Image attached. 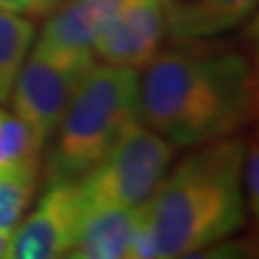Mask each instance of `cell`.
<instances>
[{
  "instance_id": "1",
  "label": "cell",
  "mask_w": 259,
  "mask_h": 259,
  "mask_svg": "<svg viewBox=\"0 0 259 259\" xmlns=\"http://www.w3.org/2000/svg\"><path fill=\"white\" fill-rule=\"evenodd\" d=\"M257 71L246 46L177 39L139 78V119L175 147L240 132L255 119Z\"/></svg>"
},
{
  "instance_id": "2",
  "label": "cell",
  "mask_w": 259,
  "mask_h": 259,
  "mask_svg": "<svg viewBox=\"0 0 259 259\" xmlns=\"http://www.w3.org/2000/svg\"><path fill=\"white\" fill-rule=\"evenodd\" d=\"M242 132L194 145L139 205L156 257H186L244 227Z\"/></svg>"
},
{
  "instance_id": "3",
  "label": "cell",
  "mask_w": 259,
  "mask_h": 259,
  "mask_svg": "<svg viewBox=\"0 0 259 259\" xmlns=\"http://www.w3.org/2000/svg\"><path fill=\"white\" fill-rule=\"evenodd\" d=\"M141 71L95 61L52 132L54 141L41 162L46 184H74L139 119Z\"/></svg>"
},
{
  "instance_id": "4",
  "label": "cell",
  "mask_w": 259,
  "mask_h": 259,
  "mask_svg": "<svg viewBox=\"0 0 259 259\" xmlns=\"http://www.w3.org/2000/svg\"><path fill=\"white\" fill-rule=\"evenodd\" d=\"M175 160V145L136 123L76 182L89 209L136 207L153 192Z\"/></svg>"
},
{
  "instance_id": "5",
  "label": "cell",
  "mask_w": 259,
  "mask_h": 259,
  "mask_svg": "<svg viewBox=\"0 0 259 259\" xmlns=\"http://www.w3.org/2000/svg\"><path fill=\"white\" fill-rule=\"evenodd\" d=\"M95 63H59L32 50L11 89V108L44 145Z\"/></svg>"
},
{
  "instance_id": "6",
  "label": "cell",
  "mask_w": 259,
  "mask_h": 259,
  "mask_svg": "<svg viewBox=\"0 0 259 259\" xmlns=\"http://www.w3.org/2000/svg\"><path fill=\"white\" fill-rule=\"evenodd\" d=\"M89 214L78 184H50L37 207L22 218L9 238L7 257L52 259L67 257Z\"/></svg>"
},
{
  "instance_id": "7",
  "label": "cell",
  "mask_w": 259,
  "mask_h": 259,
  "mask_svg": "<svg viewBox=\"0 0 259 259\" xmlns=\"http://www.w3.org/2000/svg\"><path fill=\"white\" fill-rule=\"evenodd\" d=\"M166 41L162 0H127L93 44L95 61L145 69Z\"/></svg>"
},
{
  "instance_id": "8",
  "label": "cell",
  "mask_w": 259,
  "mask_h": 259,
  "mask_svg": "<svg viewBox=\"0 0 259 259\" xmlns=\"http://www.w3.org/2000/svg\"><path fill=\"white\" fill-rule=\"evenodd\" d=\"M127 0H67L48 18L32 50L59 63H95L93 44Z\"/></svg>"
},
{
  "instance_id": "9",
  "label": "cell",
  "mask_w": 259,
  "mask_h": 259,
  "mask_svg": "<svg viewBox=\"0 0 259 259\" xmlns=\"http://www.w3.org/2000/svg\"><path fill=\"white\" fill-rule=\"evenodd\" d=\"M162 5L171 41L225 35L257 9V0H162Z\"/></svg>"
},
{
  "instance_id": "10",
  "label": "cell",
  "mask_w": 259,
  "mask_h": 259,
  "mask_svg": "<svg viewBox=\"0 0 259 259\" xmlns=\"http://www.w3.org/2000/svg\"><path fill=\"white\" fill-rule=\"evenodd\" d=\"M136 207H95L89 209L74 248V259H121L130 257V246L139 225Z\"/></svg>"
},
{
  "instance_id": "11",
  "label": "cell",
  "mask_w": 259,
  "mask_h": 259,
  "mask_svg": "<svg viewBox=\"0 0 259 259\" xmlns=\"http://www.w3.org/2000/svg\"><path fill=\"white\" fill-rule=\"evenodd\" d=\"M46 145L11 110L0 106V171H22L41 177Z\"/></svg>"
},
{
  "instance_id": "12",
  "label": "cell",
  "mask_w": 259,
  "mask_h": 259,
  "mask_svg": "<svg viewBox=\"0 0 259 259\" xmlns=\"http://www.w3.org/2000/svg\"><path fill=\"white\" fill-rule=\"evenodd\" d=\"M32 39V20L0 9V104L9 100L15 78L30 52Z\"/></svg>"
},
{
  "instance_id": "13",
  "label": "cell",
  "mask_w": 259,
  "mask_h": 259,
  "mask_svg": "<svg viewBox=\"0 0 259 259\" xmlns=\"http://www.w3.org/2000/svg\"><path fill=\"white\" fill-rule=\"evenodd\" d=\"M39 175L22 171H0V236L9 240L26 216L37 192Z\"/></svg>"
},
{
  "instance_id": "14",
  "label": "cell",
  "mask_w": 259,
  "mask_h": 259,
  "mask_svg": "<svg viewBox=\"0 0 259 259\" xmlns=\"http://www.w3.org/2000/svg\"><path fill=\"white\" fill-rule=\"evenodd\" d=\"M242 194H244L246 212L257 218L259 214V149L257 141H246L242 158Z\"/></svg>"
},
{
  "instance_id": "15",
  "label": "cell",
  "mask_w": 259,
  "mask_h": 259,
  "mask_svg": "<svg viewBox=\"0 0 259 259\" xmlns=\"http://www.w3.org/2000/svg\"><path fill=\"white\" fill-rule=\"evenodd\" d=\"M61 0H0V9L24 15L28 20H44L50 18Z\"/></svg>"
},
{
  "instance_id": "16",
  "label": "cell",
  "mask_w": 259,
  "mask_h": 259,
  "mask_svg": "<svg viewBox=\"0 0 259 259\" xmlns=\"http://www.w3.org/2000/svg\"><path fill=\"white\" fill-rule=\"evenodd\" d=\"M7 248H9V240L0 236V257H7Z\"/></svg>"
}]
</instances>
